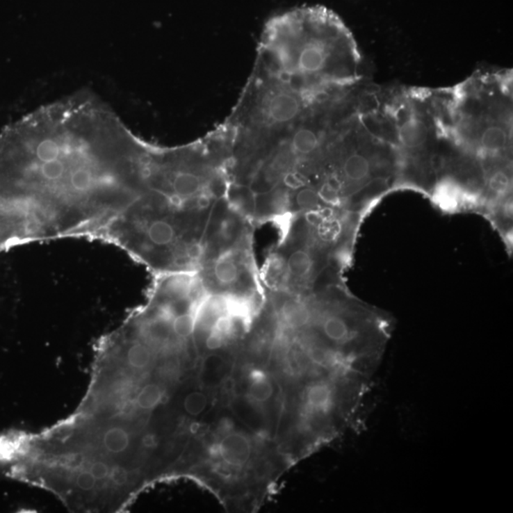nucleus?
Wrapping results in <instances>:
<instances>
[{
  "label": "nucleus",
  "mask_w": 513,
  "mask_h": 513,
  "mask_svg": "<svg viewBox=\"0 0 513 513\" xmlns=\"http://www.w3.org/2000/svg\"><path fill=\"white\" fill-rule=\"evenodd\" d=\"M144 147L88 93L33 111L0 134L1 215L19 240L103 241L139 193Z\"/></svg>",
  "instance_id": "obj_1"
},
{
  "label": "nucleus",
  "mask_w": 513,
  "mask_h": 513,
  "mask_svg": "<svg viewBox=\"0 0 513 513\" xmlns=\"http://www.w3.org/2000/svg\"><path fill=\"white\" fill-rule=\"evenodd\" d=\"M255 63L305 97H325L362 81L353 33L335 12L320 5L269 18Z\"/></svg>",
  "instance_id": "obj_2"
},
{
  "label": "nucleus",
  "mask_w": 513,
  "mask_h": 513,
  "mask_svg": "<svg viewBox=\"0 0 513 513\" xmlns=\"http://www.w3.org/2000/svg\"><path fill=\"white\" fill-rule=\"evenodd\" d=\"M198 274L204 288L211 294L266 299V290L254 261L252 238L219 254Z\"/></svg>",
  "instance_id": "obj_3"
},
{
  "label": "nucleus",
  "mask_w": 513,
  "mask_h": 513,
  "mask_svg": "<svg viewBox=\"0 0 513 513\" xmlns=\"http://www.w3.org/2000/svg\"><path fill=\"white\" fill-rule=\"evenodd\" d=\"M308 227L312 228L315 239L321 245H335L341 240L344 231L343 222L339 215L321 220L313 227L312 225H308Z\"/></svg>",
  "instance_id": "obj_4"
},
{
  "label": "nucleus",
  "mask_w": 513,
  "mask_h": 513,
  "mask_svg": "<svg viewBox=\"0 0 513 513\" xmlns=\"http://www.w3.org/2000/svg\"><path fill=\"white\" fill-rule=\"evenodd\" d=\"M164 388L159 383H147L136 398V404L144 411L154 410L164 399Z\"/></svg>",
  "instance_id": "obj_5"
},
{
  "label": "nucleus",
  "mask_w": 513,
  "mask_h": 513,
  "mask_svg": "<svg viewBox=\"0 0 513 513\" xmlns=\"http://www.w3.org/2000/svg\"><path fill=\"white\" fill-rule=\"evenodd\" d=\"M127 359L129 364L136 369H146L154 360V353L144 342L136 339L129 347Z\"/></svg>",
  "instance_id": "obj_6"
},
{
  "label": "nucleus",
  "mask_w": 513,
  "mask_h": 513,
  "mask_svg": "<svg viewBox=\"0 0 513 513\" xmlns=\"http://www.w3.org/2000/svg\"><path fill=\"white\" fill-rule=\"evenodd\" d=\"M487 188L496 197H504L512 189V173L510 170H497L486 181Z\"/></svg>",
  "instance_id": "obj_7"
},
{
  "label": "nucleus",
  "mask_w": 513,
  "mask_h": 513,
  "mask_svg": "<svg viewBox=\"0 0 513 513\" xmlns=\"http://www.w3.org/2000/svg\"><path fill=\"white\" fill-rule=\"evenodd\" d=\"M129 435L122 427H111L104 437V445L108 452L121 453L125 452L129 446Z\"/></svg>",
  "instance_id": "obj_8"
},
{
  "label": "nucleus",
  "mask_w": 513,
  "mask_h": 513,
  "mask_svg": "<svg viewBox=\"0 0 513 513\" xmlns=\"http://www.w3.org/2000/svg\"><path fill=\"white\" fill-rule=\"evenodd\" d=\"M95 480L97 479H95L90 471H84V473H80L77 476L76 484L83 491H90V489H93V487H95Z\"/></svg>",
  "instance_id": "obj_9"
},
{
  "label": "nucleus",
  "mask_w": 513,
  "mask_h": 513,
  "mask_svg": "<svg viewBox=\"0 0 513 513\" xmlns=\"http://www.w3.org/2000/svg\"><path fill=\"white\" fill-rule=\"evenodd\" d=\"M90 471L95 479H105L110 473V469H108L107 464L97 462L90 467Z\"/></svg>",
  "instance_id": "obj_10"
},
{
  "label": "nucleus",
  "mask_w": 513,
  "mask_h": 513,
  "mask_svg": "<svg viewBox=\"0 0 513 513\" xmlns=\"http://www.w3.org/2000/svg\"><path fill=\"white\" fill-rule=\"evenodd\" d=\"M111 481L117 486H123L126 484L128 480V471H126L125 469L117 468L115 469L111 474Z\"/></svg>",
  "instance_id": "obj_11"
}]
</instances>
